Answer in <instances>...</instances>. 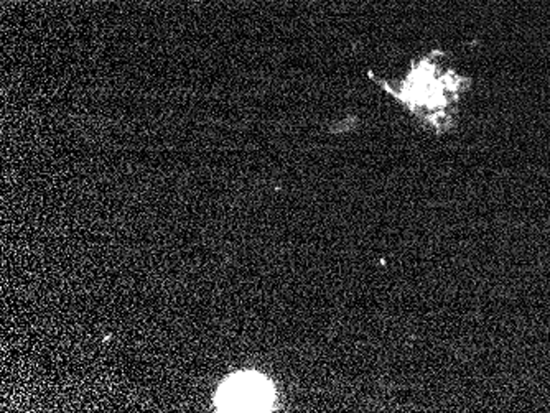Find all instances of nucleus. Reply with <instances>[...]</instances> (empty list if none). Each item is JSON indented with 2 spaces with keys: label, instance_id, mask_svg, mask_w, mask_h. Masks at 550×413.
Segmentation results:
<instances>
[{
  "label": "nucleus",
  "instance_id": "obj_1",
  "mask_svg": "<svg viewBox=\"0 0 550 413\" xmlns=\"http://www.w3.org/2000/svg\"><path fill=\"white\" fill-rule=\"evenodd\" d=\"M274 389L259 374H239L219 387L218 407L223 412H269Z\"/></svg>",
  "mask_w": 550,
  "mask_h": 413
}]
</instances>
